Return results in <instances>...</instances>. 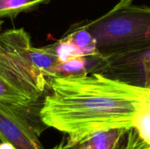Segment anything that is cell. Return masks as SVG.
Segmentation results:
<instances>
[{"mask_svg": "<svg viewBox=\"0 0 150 149\" xmlns=\"http://www.w3.org/2000/svg\"><path fill=\"white\" fill-rule=\"evenodd\" d=\"M39 111L41 121L67 134L70 147L95 134L129 129L150 88L132 86L99 72L52 77Z\"/></svg>", "mask_w": 150, "mask_h": 149, "instance_id": "obj_1", "label": "cell"}, {"mask_svg": "<svg viewBox=\"0 0 150 149\" xmlns=\"http://www.w3.org/2000/svg\"><path fill=\"white\" fill-rule=\"evenodd\" d=\"M0 19V81L11 97V105L24 108L35 103L48 86V78L29 58L32 47L24 29L1 32Z\"/></svg>", "mask_w": 150, "mask_h": 149, "instance_id": "obj_2", "label": "cell"}, {"mask_svg": "<svg viewBox=\"0 0 150 149\" xmlns=\"http://www.w3.org/2000/svg\"><path fill=\"white\" fill-rule=\"evenodd\" d=\"M96 41L101 56L150 45V7L122 4L83 24Z\"/></svg>", "mask_w": 150, "mask_h": 149, "instance_id": "obj_3", "label": "cell"}, {"mask_svg": "<svg viewBox=\"0 0 150 149\" xmlns=\"http://www.w3.org/2000/svg\"><path fill=\"white\" fill-rule=\"evenodd\" d=\"M92 72L132 86L150 88V45L100 56Z\"/></svg>", "mask_w": 150, "mask_h": 149, "instance_id": "obj_4", "label": "cell"}, {"mask_svg": "<svg viewBox=\"0 0 150 149\" xmlns=\"http://www.w3.org/2000/svg\"><path fill=\"white\" fill-rule=\"evenodd\" d=\"M40 132L19 112V107L0 102V140L14 149H44Z\"/></svg>", "mask_w": 150, "mask_h": 149, "instance_id": "obj_5", "label": "cell"}, {"mask_svg": "<svg viewBox=\"0 0 150 149\" xmlns=\"http://www.w3.org/2000/svg\"><path fill=\"white\" fill-rule=\"evenodd\" d=\"M29 55L34 65L39 69L48 80L54 77V69L59 64L54 44L41 48L32 46L29 49Z\"/></svg>", "mask_w": 150, "mask_h": 149, "instance_id": "obj_6", "label": "cell"}, {"mask_svg": "<svg viewBox=\"0 0 150 149\" xmlns=\"http://www.w3.org/2000/svg\"><path fill=\"white\" fill-rule=\"evenodd\" d=\"M64 37L74 44L75 46L80 51L82 56H101L97 48L95 38L83 24L79 27H76L70 33L67 34Z\"/></svg>", "mask_w": 150, "mask_h": 149, "instance_id": "obj_7", "label": "cell"}, {"mask_svg": "<svg viewBox=\"0 0 150 149\" xmlns=\"http://www.w3.org/2000/svg\"><path fill=\"white\" fill-rule=\"evenodd\" d=\"M51 0H0V19L15 18L18 14L35 10Z\"/></svg>", "mask_w": 150, "mask_h": 149, "instance_id": "obj_8", "label": "cell"}, {"mask_svg": "<svg viewBox=\"0 0 150 149\" xmlns=\"http://www.w3.org/2000/svg\"><path fill=\"white\" fill-rule=\"evenodd\" d=\"M141 138L150 145V96L143 101L132 121Z\"/></svg>", "mask_w": 150, "mask_h": 149, "instance_id": "obj_9", "label": "cell"}, {"mask_svg": "<svg viewBox=\"0 0 150 149\" xmlns=\"http://www.w3.org/2000/svg\"><path fill=\"white\" fill-rule=\"evenodd\" d=\"M90 73L87 67V57L79 56L71 58L55 67L54 77L82 76Z\"/></svg>", "mask_w": 150, "mask_h": 149, "instance_id": "obj_10", "label": "cell"}, {"mask_svg": "<svg viewBox=\"0 0 150 149\" xmlns=\"http://www.w3.org/2000/svg\"><path fill=\"white\" fill-rule=\"evenodd\" d=\"M112 149H150V145L131 127L122 131Z\"/></svg>", "mask_w": 150, "mask_h": 149, "instance_id": "obj_11", "label": "cell"}, {"mask_svg": "<svg viewBox=\"0 0 150 149\" xmlns=\"http://www.w3.org/2000/svg\"><path fill=\"white\" fill-rule=\"evenodd\" d=\"M125 129L100 131L94 134L87 142L92 149H112L122 131Z\"/></svg>", "mask_w": 150, "mask_h": 149, "instance_id": "obj_12", "label": "cell"}, {"mask_svg": "<svg viewBox=\"0 0 150 149\" xmlns=\"http://www.w3.org/2000/svg\"><path fill=\"white\" fill-rule=\"evenodd\" d=\"M54 48L58 58L59 64L66 62L71 58L82 56L74 44L65 37L54 43Z\"/></svg>", "mask_w": 150, "mask_h": 149, "instance_id": "obj_13", "label": "cell"}, {"mask_svg": "<svg viewBox=\"0 0 150 149\" xmlns=\"http://www.w3.org/2000/svg\"><path fill=\"white\" fill-rule=\"evenodd\" d=\"M52 149H73V147H70V146L67 145V144H66V138H64L59 144L54 146Z\"/></svg>", "mask_w": 150, "mask_h": 149, "instance_id": "obj_14", "label": "cell"}, {"mask_svg": "<svg viewBox=\"0 0 150 149\" xmlns=\"http://www.w3.org/2000/svg\"><path fill=\"white\" fill-rule=\"evenodd\" d=\"M0 149H14V148L9 143L1 142L0 143Z\"/></svg>", "mask_w": 150, "mask_h": 149, "instance_id": "obj_15", "label": "cell"}, {"mask_svg": "<svg viewBox=\"0 0 150 149\" xmlns=\"http://www.w3.org/2000/svg\"><path fill=\"white\" fill-rule=\"evenodd\" d=\"M132 1L133 0H120V1L119 3L122 4H131Z\"/></svg>", "mask_w": 150, "mask_h": 149, "instance_id": "obj_16", "label": "cell"}]
</instances>
